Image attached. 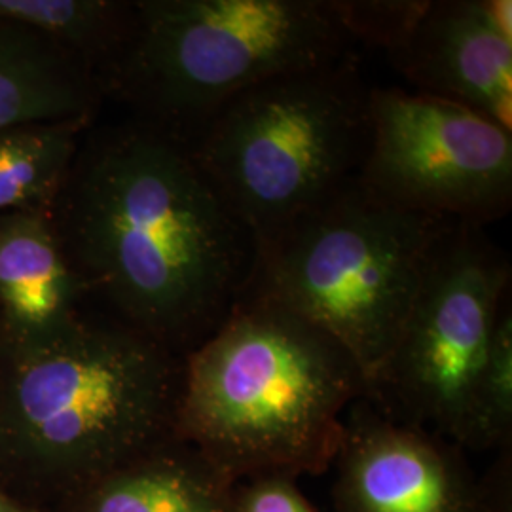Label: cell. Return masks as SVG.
<instances>
[{
    "mask_svg": "<svg viewBox=\"0 0 512 512\" xmlns=\"http://www.w3.org/2000/svg\"><path fill=\"white\" fill-rule=\"evenodd\" d=\"M50 213L86 298L183 357L249 289L251 234L183 143L131 116L84 131Z\"/></svg>",
    "mask_w": 512,
    "mask_h": 512,
    "instance_id": "obj_1",
    "label": "cell"
},
{
    "mask_svg": "<svg viewBox=\"0 0 512 512\" xmlns=\"http://www.w3.org/2000/svg\"><path fill=\"white\" fill-rule=\"evenodd\" d=\"M363 368L329 332L270 296L245 293L183 357L175 435L232 480L325 471Z\"/></svg>",
    "mask_w": 512,
    "mask_h": 512,
    "instance_id": "obj_2",
    "label": "cell"
},
{
    "mask_svg": "<svg viewBox=\"0 0 512 512\" xmlns=\"http://www.w3.org/2000/svg\"><path fill=\"white\" fill-rule=\"evenodd\" d=\"M181 380L183 355L116 317L0 344V463L76 492L177 437Z\"/></svg>",
    "mask_w": 512,
    "mask_h": 512,
    "instance_id": "obj_3",
    "label": "cell"
},
{
    "mask_svg": "<svg viewBox=\"0 0 512 512\" xmlns=\"http://www.w3.org/2000/svg\"><path fill=\"white\" fill-rule=\"evenodd\" d=\"M105 97L184 147L228 101L353 54L334 0H139Z\"/></svg>",
    "mask_w": 512,
    "mask_h": 512,
    "instance_id": "obj_4",
    "label": "cell"
},
{
    "mask_svg": "<svg viewBox=\"0 0 512 512\" xmlns=\"http://www.w3.org/2000/svg\"><path fill=\"white\" fill-rule=\"evenodd\" d=\"M368 95L349 54L239 93L186 145L255 249L355 181Z\"/></svg>",
    "mask_w": 512,
    "mask_h": 512,
    "instance_id": "obj_5",
    "label": "cell"
},
{
    "mask_svg": "<svg viewBox=\"0 0 512 512\" xmlns=\"http://www.w3.org/2000/svg\"><path fill=\"white\" fill-rule=\"evenodd\" d=\"M450 224L380 202L351 181L256 245L245 293L270 296L327 330L363 368L370 389Z\"/></svg>",
    "mask_w": 512,
    "mask_h": 512,
    "instance_id": "obj_6",
    "label": "cell"
},
{
    "mask_svg": "<svg viewBox=\"0 0 512 512\" xmlns=\"http://www.w3.org/2000/svg\"><path fill=\"white\" fill-rule=\"evenodd\" d=\"M511 277L509 256L484 228L452 222L368 401L395 420L473 448L478 389Z\"/></svg>",
    "mask_w": 512,
    "mask_h": 512,
    "instance_id": "obj_7",
    "label": "cell"
},
{
    "mask_svg": "<svg viewBox=\"0 0 512 512\" xmlns=\"http://www.w3.org/2000/svg\"><path fill=\"white\" fill-rule=\"evenodd\" d=\"M355 181L404 211L486 228L512 205V131L425 93L370 88Z\"/></svg>",
    "mask_w": 512,
    "mask_h": 512,
    "instance_id": "obj_8",
    "label": "cell"
},
{
    "mask_svg": "<svg viewBox=\"0 0 512 512\" xmlns=\"http://www.w3.org/2000/svg\"><path fill=\"white\" fill-rule=\"evenodd\" d=\"M456 448L368 399L357 401L334 459L336 512H492L490 495Z\"/></svg>",
    "mask_w": 512,
    "mask_h": 512,
    "instance_id": "obj_9",
    "label": "cell"
},
{
    "mask_svg": "<svg viewBox=\"0 0 512 512\" xmlns=\"http://www.w3.org/2000/svg\"><path fill=\"white\" fill-rule=\"evenodd\" d=\"M511 0H429L387 55L414 92L475 110L512 131Z\"/></svg>",
    "mask_w": 512,
    "mask_h": 512,
    "instance_id": "obj_10",
    "label": "cell"
},
{
    "mask_svg": "<svg viewBox=\"0 0 512 512\" xmlns=\"http://www.w3.org/2000/svg\"><path fill=\"white\" fill-rule=\"evenodd\" d=\"M86 293L57 236L50 207L0 215V344L67 327Z\"/></svg>",
    "mask_w": 512,
    "mask_h": 512,
    "instance_id": "obj_11",
    "label": "cell"
},
{
    "mask_svg": "<svg viewBox=\"0 0 512 512\" xmlns=\"http://www.w3.org/2000/svg\"><path fill=\"white\" fill-rule=\"evenodd\" d=\"M236 486L175 437L78 488L73 512H234Z\"/></svg>",
    "mask_w": 512,
    "mask_h": 512,
    "instance_id": "obj_12",
    "label": "cell"
},
{
    "mask_svg": "<svg viewBox=\"0 0 512 512\" xmlns=\"http://www.w3.org/2000/svg\"><path fill=\"white\" fill-rule=\"evenodd\" d=\"M105 99L95 74L76 57L0 21V135L29 124L95 120Z\"/></svg>",
    "mask_w": 512,
    "mask_h": 512,
    "instance_id": "obj_13",
    "label": "cell"
},
{
    "mask_svg": "<svg viewBox=\"0 0 512 512\" xmlns=\"http://www.w3.org/2000/svg\"><path fill=\"white\" fill-rule=\"evenodd\" d=\"M133 16V2L118 0H0V21L48 38L86 65L101 88L128 44Z\"/></svg>",
    "mask_w": 512,
    "mask_h": 512,
    "instance_id": "obj_14",
    "label": "cell"
},
{
    "mask_svg": "<svg viewBox=\"0 0 512 512\" xmlns=\"http://www.w3.org/2000/svg\"><path fill=\"white\" fill-rule=\"evenodd\" d=\"M95 120L44 122L0 135V215L50 207Z\"/></svg>",
    "mask_w": 512,
    "mask_h": 512,
    "instance_id": "obj_15",
    "label": "cell"
},
{
    "mask_svg": "<svg viewBox=\"0 0 512 512\" xmlns=\"http://www.w3.org/2000/svg\"><path fill=\"white\" fill-rule=\"evenodd\" d=\"M512 433V313L507 304L495 325L488 365L476 399L471 450H490L511 442Z\"/></svg>",
    "mask_w": 512,
    "mask_h": 512,
    "instance_id": "obj_16",
    "label": "cell"
},
{
    "mask_svg": "<svg viewBox=\"0 0 512 512\" xmlns=\"http://www.w3.org/2000/svg\"><path fill=\"white\" fill-rule=\"evenodd\" d=\"M427 4L429 0H334L351 40L385 55L401 48Z\"/></svg>",
    "mask_w": 512,
    "mask_h": 512,
    "instance_id": "obj_17",
    "label": "cell"
},
{
    "mask_svg": "<svg viewBox=\"0 0 512 512\" xmlns=\"http://www.w3.org/2000/svg\"><path fill=\"white\" fill-rule=\"evenodd\" d=\"M234 512H315L293 476L262 475L236 486Z\"/></svg>",
    "mask_w": 512,
    "mask_h": 512,
    "instance_id": "obj_18",
    "label": "cell"
},
{
    "mask_svg": "<svg viewBox=\"0 0 512 512\" xmlns=\"http://www.w3.org/2000/svg\"><path fill=\"white\" fill-rule=\"evenodd\" d=\"M0 512H25L19 507L16 501H12L10 497L0 494Z\"/></svg>",
    "mask_w": 512,
    "mask_h": 512,
    "instance_id": "obj_19",
    "label": "cell"
}]
</instances>
